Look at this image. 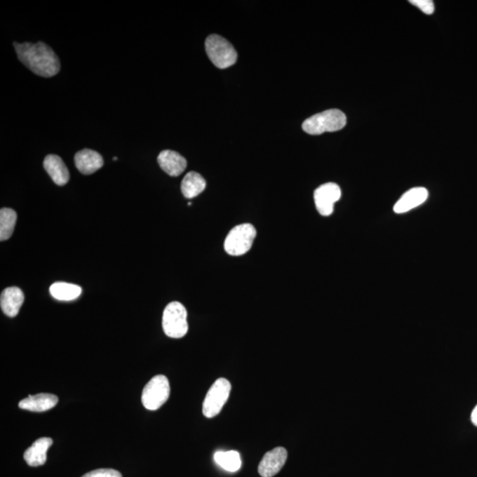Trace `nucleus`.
<instances>
[{"mask_svg":"<svg viewBox=\"0 0 477 477\" xmlns=\"http://www.w3.org/2000/svg\"><path fill=\"white\" fill-rule=\"evenodd\" d=\"M13 46L20 62L36 76L50 78L59 73L60 70L59 58L46 43L15 42Z\"/></svg>","mask_w":477,"mask_h":477,"instance_id":"nucleus-1","label":"nucleus"},{"mask_svg":"<svg viewBox=\"0 0 477 477\" xmlns=\"http://www.w3.org/2000/svg\"><path fill=\"white\" fill-rule=\"evenodd\" d=\"M347 124L345 114L338 109H330L307 119L302 124V129L309 135H322L325 132L340 130Z\"/></svg>","mask_w":477,"mask_h":477,"instance_id":"nucleus-2","label":"nucleus"},{"mask_svg":"<svg viewBox=\"0 0 477 477\" xmlns=\"http://www.w3.org/2000/svg\"><path fill=\"white\" fill-rule=\"evenodd\" d=\"M162 326L163 332L170 338H183L189 330L185 307L179 302L169 303L163 310Z\"/></svg>","mask_w":477,"mask_h":477,"instance_id":"nucleus-3","label":"nucleus"},{"mask_svg":"<svg viewBox=\"0 0 477 477\" xmlns=\"http://www.w3.org/2000/svg\"><path fill=\"white\" fill-rule=\"evenodd\" d=\"M208 57L215 66L224 69L236 63V51L227 39L219 35H210L206 41Z\"/></svg>","mask_w":477,"mask_h":477,"instance_id":"nucleus-4","label":"nucleus"},{"mask_svg":"<svg viewBox=\"0 0 477 477\" xmlns=\"http://www.w3.org/2000/svg\"><path fill=\"white\" fill-rule=\"evenodd\" d=\"M257 230L251 224H241L228 234L224 241V250L234 257L246 254L253 245Z\"/></svg>","mask_w":477,"mask_h":477,"instance_id":"nucleus-5","label":"nucleus"},{"mask_svg":"<svg viewBox=\"0 0 477 477\" xmlns=\"http://www.w3.org/2000/svg\"><path fill=\"white\" fill-rule=\"evenodd\" d=\"M169 395L168 378L163 375H158L152 378L143 388L142 394L143 407L148 410H159L168 400Z\"/></svg>","mask_w":477,"mask_h":477,"instance_id":"nucleus-6","label":"nucleus"},{"mask_svg":"<svg viewBox=\"0 0 477 477\" xmlns=\"http://www.w3.org/2000/svg\"><path fill=\"white\" fill-rule=\"evenodd\" d=\"M230 382L226 378H219L208 391L203 405V413L207 418L217 417L227 403L231 393Z\"/></svg>","mask_w":477,"mask_h":477,"instance_id":"nucleus-7","label":"nucleus"},{"mask_svg":"<svg viewBox=\"0 0 477 477\" xmlns=\"http://www.w3.org/2000/svg\"><path fill=\"white\" fill-rule=\"evenodd\" d=\"M342 197V190L336 183L323 184L315 190L314 200L320 215L323 217L330 216L333 213L334 204Z\"/></svg>","mask_w":477,"mask_h":477,"instance_id":"nucleus-8","label":"nucleus"},{"mask_svg":"<svg viewBox=\"0 0 477 477\" xmlns=\"http://www.w3.org/2000/svg\"><path fill=\"white\" fill-rule=\"evenodd\" d=\"M288 451L284 448H276L265 453L259 463L258 473L262 477H272L281 471L288 459Z\"/></svg>","mask_w":477,"mask_h":477,"instance_id":"nucleus-9","label":"nucleus"},{"mask_svg":"<svg viewBox=\"0 0 477 477\" xmlns=\"http://www.w3.org/2000/svg\"><path fill=\"white\" fill-rule=\"evenodd\" d=\"M429 192L425 187H413L407 191L398 202L395 203L394 210L395 213L403 214L422 206L428 199Z\"/></svg>","mask_w":477,"mask_h":477,"instance_id":"nucleus-10","label":"nucleus"},{"mask_svg":"<svg viewBox=\"0 0 477 477\" xmlns=\"http://www.w3.org/2000/svg\"><path fill=\"white\" fill-rule=\"evenodd\" d=\"M74 163L80 173L90 175L103 167L104 159L100 153L93 149H84L74 156Z\"/></svg>","mask_w":477,"mask_h":477,"instance_id":"nucleus-11","label":"nucleus"},{"mask_svg":"<svg viewBox=\"0 0 477 477\" xmlns=\"http://www.w3.org/2000/svg\"><path fill=\"white\" fill-rule=\"evenodd\" d=\"M158 162L163 172L173 177H177L185 171L187 168V160L180 153L169 151L160 152L158 156Z\"/></svg>","mask_w":477,"mask_h":477,"instance_id":"nucleus-12","label":"nucleus"},{"mask_svg":"<svg viewBox=\"0 0 477 477\" xmlns=\"http://www.w3.org/2000/svg\"><path fill=\"white\" fill-rule=\"evenodd\" d=\"M24 302V294L22 289L12 286L6 288L0 297V306L2 311L10 318H15L19 314L20 307Z\"/></svg>","mask_w":477,"mask_h":477,"instance_id":"nucleus-13","label":"nucleus"},{"mask_svg":"<svg viewBox=\"0 0 477 477\" xmlns=\"http://www.w3.org/2000/svg\"><path fill=\"white\" fill-rule=\"evenodd\" d=\"M43 167L48 175L58 186H65L69 182V172L63 160L57 155H48L43 161Z\"/></svg>","mask_w":477,"mask_h":477,"instance_id":"nucleus-14","label":"nucleus"},{"mask_svg":"<svg viewBox=\"0 0 477 477\" xmlns=\"http://www.w3.org/2000/svg\"><path fill=\"white\" fill-rule=\"evenodd\" d=\"M58 401L59 398L54 394L29 395L28 398L20 401L19 408L32 412H46L55 407Z\"/></svg>","mask_w":477,"mask_h":477,"instance_id":"nucleus-15","label":"nucleus"},{"mask_svg":"<svg viewBox=\"0 0 477 477\" xmlns=\"http://www.w3.org/2000/svg\"><path fill=\"white\" fill-rule=\"evenodd\" d=\"M51 438H41L24 452V459L30 466H42L47 461V451L53 445Z\"/></svg>","mask_w":477,"mask_h":477,"instance_id":"nucleus-16","label":"nucleus"},{"mask_svg":"<svg viewBox=\"0 0 477 477\" xmlns=\"http://www.w3.org/2000/svg\"><path fill=\"white\" fill-rule=\"evenodd\" d=\"M206 187V180L199 173L190 172L184 177L182 192L186 199H192L199 196Z\"/></svg>","mask_w":477,"mask_h":477,"instance_id":"nucleus-17","label":"nucleus"},{"mask_svg":"<svg viewBox=\"0 0 477 477\" xmlns=\"http://www.w3.org/2000/svg\"><path fill=\"white\" fill-rule=\"evenodd\" d=\"M81 292L83 290L81 286L65 282L54 283L50 288V293L53 297L63 302L76 300L81 295Z\"/></svg>","mask_w":477,"mask_h":477,"instance_id":"nucleus-18","label":"nucleus"},{"mask_svg":"<svg viewBox=\"0 0 477 477\" xmlns=\"http://www.w3.org/2000/svg\"><path fill=\"white\" fill-rule=\"evenodd\" d=\"M17 214L10 208H3L0 210V241L8 240L15 230Z\"/></svg>","mask_w":477,"mask_h":477,"instance_id":"nucleus-19","label":"nucleus"},{"mask_svg":"<svg viewBox=\"0 0 477 477\" xmlns=\"http://www.w3.org/2000/svg\"><path fill=\"white\" fill-rule=\"evenodd\" d=\"M214 459L217 465L228 472H236L241 469V456L236 451L217 452Z\"/></svg>","mask_w":477,"mask_h":477,"instance_id":"nucleus-20","label":"nucleus"},{"mask_svg":"<svg viewBox=\"0 0 477 477\" xmlns=\"http://www.w3.org/2000/svg\"><path fill=\"white\" fill-rule=\"evenodd\" d=\"M81 477H122V476L117 470L101 469L85 473V475Z\"/></svg>","mask_w":477,"mask_h":477,"instance_id":"nucleus-21","label":"nucleus"},{"mask_svg":"<svg viewBox=\"0 0 477 477\" xmlns=\"http://www.w3.org/2000/svg\"><path fill=\"white\" fill-rule=\"evenodd\" d=\"M410 3L420 8L426 15H432L434 13V3L431 0H410Z\"/></svg>","mask_w":477,"mask_h":477,"instance_id":"nucleus-22","label":"nucleus"},{"mask_svg":"<svg viewBox=\"0 0 477 477\" xmlns=\"http://www.w3.org/2000/svg\"><path fill=\"white\" fill-rule=\"evenodd\" d=\"M471 421L473 422V425H476L477 427V405L475 408H473L471 414Z\"/></svg>","mask_w":477,"mask_h":477,"instance_id":"nucleus-23","label":"nucleus"}]
</instances>
